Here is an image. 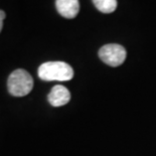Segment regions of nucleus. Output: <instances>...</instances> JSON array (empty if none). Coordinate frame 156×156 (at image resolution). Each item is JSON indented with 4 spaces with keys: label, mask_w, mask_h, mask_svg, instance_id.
<instances>
[{
    "label": "nucleus",
    "mask_w": 156,
    "mask_h": 156,
    "mask_svg": "<svg viewBox=\"0 0 156 156\" xmlns=\"http://www.w3.org/2000/svg\"><path fill=\"white\" fill-rule=\"evenodd\" d=\"M55 6L59 14L68 19L75 18L80 11L79 0H55Z\"/></svg>",
    "instance_id": "39448f33"
},
{
    "label": "nucleus",
    "mask_w": 156,
    "mask_h": 156,
    "mask_svg": "<svg viewBox=\"0 0 156 156\" xmlns=\"http://www.w3.org/2000/svg\"><path fill=\"white\" fill-rule=\"evenodd\" d=\"M48 102L54 107H61L68 104L71 100V94L69 90L62 85H56L51 89L48 94Z\"/></svg>",
    "instance_id": "20e7f679"
},
{
    "label": "nucleus",
    "mask_w": 156,
    "mask_h": 156,
    "mask_svg": "<svg viewBox=\"0 0 156 156\" xmlns=\"http://www.w3.org/2000/svg\"><path fill=\"white\" fill-rule=\"evenodd\" d=\"M93 3L103 13H111L117 8V0H93Z\"/></svg>",
    "instance_id": "423d86ee"
},
{
    "label": "nucleus",
    "mask_w": 156,
    "mask_h": 156,
    "mask_svg": "<svg viewBox=\"0 0 156 156\" xmlns=\"http://www.w3.org/2000/svg\"><path fill=\"white\" fill-rule=\"evenodd\" d=\"M5 18V12L0 10V32L2 30V27H3V20Z\"/></svg>",
    "instance_id": "0eeeda50"
},
{
    "label": "nucleus",
    "mask_w": 156,
    "mask_h": 156,
    "mask_svg": "<svg viewBox=\"0 0 156 156\" xmlns=\"http://www.w3.org/2000/svg\"><path fill=\"white\" fill-rule=\"evenodd\" d=\"M99 56L105 64L110 67H118L125 61L126 49L117 44H106L100 48Z\"/></svg>",
    "instance_id": "7ed1b4c3"
},
{
    "label": "nucleus",
    "mask_w": 156,
    "mask_h": 156,
    "mask_svg": "<svg viewBox=\"0 0 156 156\" xmlns=\"http://www.w3.org/2000/svg\"><path fill=\"white\" fill-rule=\"evenodd\" d=\"M38 77L44 81H69L74 77L72 67L64 62H48L38 68Z\"/></svg>",
    "instance_id": "f257e3e1"
},
{
    "label": "nucleus",
    "mask_w": 156,
    "mask_h": 156,
    "mask_svg": "<svg viewBox=\"0 0 156 156\" xmlns=\"http://www.w3.org/2000/svg\"><path fill=\"white\" fill-rule=\"evenodd\" d=\"M8 91L12 96L23 97L31 92L34 88V80L25 69H15L9 76L7 81Z\"/></svg>",
    "instance_id": "f03ea898"
}]
</instances>
